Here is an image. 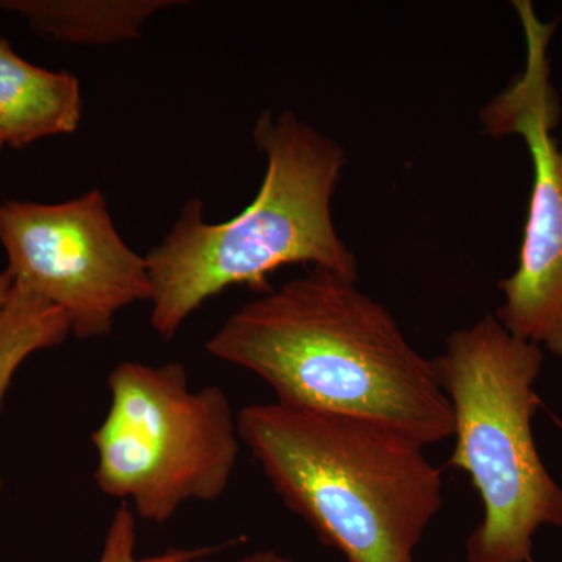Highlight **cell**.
<instances>
[{"instance_id": "cell-1", "label": "cell", "mask_w": 562, "mask_h": 562, "mask_svg": "<svg viewBox=\"0 0 562 562\" xmlns=\"http://www.w3.org/2000/svg\"><path fill=\"white\" fill-rule=\"evenodd\" d=\"M217 360L260 376L277 402L375 422L422 447L453 436L432 360L357 280L313 268L233 313L206 342Z\"/></svg>"}, {"instance_id": "cell-2", "label": "cell", "mask_w": 562, "mask_h": 562, "mask_svg": "<svg viewBox=\"0 0 562 562\" xmlns=\"http://www.w3.org/2000/svg\"><path fill=\"white\" fill-rule=\"evenodd\" d=\"M254 139L268 161L254 202L231 221L209 224L201 199H191L147 254L150 324L161 338L172 339L191 314L228 288L265 291L268 276L283 266L358 280L357 258L331 216L346 151L292 111L262 113Z\"/></svg>"}, {"instance_id": "cell-3", "label": "cell", "mask_w": 562, "mask_h": 562, "mask_svg": "<svg viewBox=\"0 0 562 562\" xmlns=\"http://www.w3.org/2000/svg\"><path fill=\"white\" fill-rule=\"evenodd\" d=\"M238 431L292 513L347 562H416L442 508V472L402 432L279 402L238 413Z\"/></svg>"}, {"instance_id": "cell-4", "label": "cell", "mask_w": 562, "mask_h": 562, "mask_svg": "<svg viewBox=\"0 0 562 562\" xmlns=\"http://www.w3.org/2000/svg\"><path fill=\"white\" fill-rule=\"evenodd\" d=\"M542 362V347L512 335L494 314L454 331L432 360L453 409L449 464L471 476L483 502L468 562H532L536 531L562 528V487L532 438Z\"/></svg>"}, {"instance_id": "cell-5", "label": "cell", "mask_w": 562, "mask_h": 562, "mask_svg": "<svg viewBox=\"0 0 562 562\" xmlns=\"http://www.w3.org/2000/svg\"><path fill=\"white\" fill-rule=\"evenodd\" d=\"M92 432L94 480L136 517L165 525L190 502H214L238 464V414L220 386L192 390L180 362L122 361Z\"/></svg>"}, {"instance_id": "cell-6", "label": "cell", "mask_w": 562, "mask_h": 562, "mask_svg": "<svg viewBox=\"0 0 562 562\" xmlns=\"http://www.w3.org/2000/svg\"><path fill=\"white\" fill-rule=\"evenodd\" d=\"M513 7L524 31V70L484 106L482 122L494 138L524 139L532 181L519 265L498 281L505 301L494 316L512 335L562 358V150L554 135L561 105L549 57L557 22L543 21L530 0Z\"/></svg>"}, {"instance_id": "cell-7", "label": "cell", "mask_w": 562, "mask_h": 562, "mask_svg": "<svg viewBox=\"0 0 562 562\" xmlns=\"http://www.w3.org/2000/svg\"><path fill=\"white\" fill-rule=\"evenodd\" d=\"M0 241L14 286L60 308L77 339L111 335L117 313L150 302L146 257L121 238L101 191L55 205L2 203Z\"/></svg>"}, {"instance_id": "cell-8", "label": "cell", "mask_w": 562, "mask_h": 562, "mask_svg": "<svg viewBox=\"0 0 562 562\" xmlns=\"http://www.w3.org/2000/svg\"><path fill=\"white\" fill-rule=\"evenodd\" d=\"M81 121L80 83L66 70H47L21 58L0 36V138L29 146L47 136L69 135Z\"/></svg>"}, {"instance_id": "cell-9", "label": "cell", "mask_w": 562, "mask_h": 562, "mask_svg": "<svg viewBox=\"0 0 562 562\" xmlns=\"http://www.w3.org/2000/svg\"><path fill=\"white\" fill-rule=\"evenodd\" d=\"M183 5L176 0H0L33 31L76 46H110L138 38L158 11Z\"/></svg>"}, {"instance_id": "cell-10", "label": "cell", "mask_w": 562, "mask_h": 562, "mask_svg": "<svg viewBox=\"0 0 562 562\" xmlns=\"http://www.w3.org/2000/svg\"><path fill=\"white\" fill-rule=\"evenodd\" d=\"M70 335L68 316L32 292L13 286L0 316V412L22 364L40 350L60 346ZM3 480L0 476V491Z\"/></svg>"}, {"instance_id": "cell-11", "label": "cell", "mask_w": 562, "mask_h": 562, "mask_svg": "<svg viewBox=\"0 0 562 562\" xmlns=\"http://www.w3.org/2000/svg\"><path fill=\"white\" fill-rule=\"evenodd\" d=\"M136 543H138V525H136L135 513L127 503H121L106 530L98 562H187L216 552V547H195V549L166 550L154 557H138Z\"/></svg>"}, {"instance_id": "cell-12", "label": "cell", "mask_w": 562, "mask_h": 562, "mask_svg": "<svg viewBox=\"0 0 562 562\" xmlns=\"http://www.w3.org/2000/svg\"><path fill=\"white\" fill-rule=\"evenodd\" d=\"M14 280L9 271L0 272V316L5 312L9 305L11 291H13Z\"/></svg>"}, {"instance_id": "cell-13", "label": "cell", "mask_w": 562, "mask_h": 562, "mask_svg": "<svg viewBox=\"0 0 562 562\" xmlns=\"http://www.w3.org/2000/svg\"><path fill=\"white\" fill-rule=\"evenodd\" d=\"M238 562H292L290 558L283 557V554L273 552V550H260V552H254L244 557Z\"/></svg>"}, {"instance_id": "cell-14", "label": "cell", "mask_w": 562, "mask_h": 562, "mask_svg": "<svg viewBox=\"0 0 562 562\" xmlns=\"http://www.w3.org/2000/svg\"><path fill=\"white\" fill-rule=\"evenodd\" d=\"M187 562H214V561L211 560V554H206V557L194 558V560H190Z\"/></svg>"}, {"instance_id": "cell-15", "label": "cell", "mask_w": 562, "mask_h": 562, "mask_svg": "<svg viewBox=\"0 0 562 562\" xmlns=\"http://www.w3.org/2000/svg\"><path fill=\"white\" fill-rule=\"evenodd\" d=\"M5 146V144H3V140L2 138H0V150H2V147Z\"/></svg>"}, {"instance_id": "cell-16", "label": "cell", "mask_w": 562, "mask_h": 562, "mask_svg": "<svg viewBox=\"0 0 562 562\" xmlns=\"http://www.w3.org/2000/svg\"><path fill=\"white\" fill-rule=\"evenodd\" d=\"M560 146H561V150H562V127H561V136H560Z\"/></svg>"}, {"instance_id": "cell-17", "label": "cell", "mask_w": 562, "mask_h": 562, "mask_svg": "<svg viewBox=\"0 0 562 562\" xmlns=\"http://www.w3.org/2000/svg\"><path fill=\"white\" fill-rule=\"evenodd\" d=\"M532 562H535V561H532Z\"/></svg>"}]
</instances>
